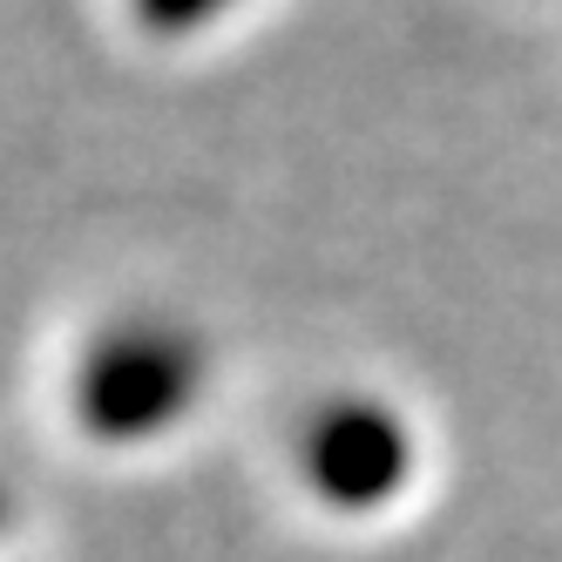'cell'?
I'll return each instance as SVG.
<instances>
[{"label": "cell", "mask_w": 562, "mask_h": 562, "mask_svg": "<svg viewBox=\"0 0 562 562\" xmlns=\"http://www.w3.org/2000/svg\"><path fill=\"white\" fill-rule=\"evenodd\" d=\"M183 373H190V346L170 339V333H115L102 352H95V373H89V393L109 420H143L156 407H170L183 393Z\"/></svg>", "instance_id": "cell-1"}, {"label": "cell", "mask_w": 562, "mask_h": 562, "mask_svg": "<svg viewBox=\"0 0 562 562\" xmlns=\"http://www.w3.org/2000/svg\"><path fill=\"white\" fill-rule=\"evenodd\" d=\"M136 34L149 42H196V34H211L231 8H245V0H123Z\"/></svg>", "instance_id": "cell-2"}]
</instances>
